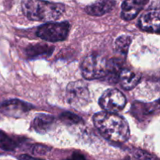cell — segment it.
<instances>
[{
	"instance_id": "cell-14",
	"label": "cell",
	"mask_w": 160,
	"mask_h": 160,
	"mask_svg": "<svg viewBox=\"0 0 160 160\" xmlns=\"http://www.w3.org/2000/svg\"><path fill=\"white\" fill-rule=\"evenodd\" d=\"M53 51L52 47L43 44L31 45L27 49V54L30 58H38L42 56H48Z\"/></svg>"
},
{
	"instance_id": "cell-12",
	"label": "cell",
	"mask_w": 160,
	"mask_h": 160,
	"mask_svg": "<svg viewBox=\"0 0 160 160\" xmlns=\"http://www.w3.org/2000/svg\"><path fill=\"white\" fill-rule=\"evenodd\" d=\"M141 79V75L129 69H123L119 76V81L125 90H131L137 86Z\"/></svg>"
},
{
	"instance_id": "cell-5",
	"label": "cell",
	"mask_w": 160,
	"mask_h": 160,
	"mask_svg": "<svg viewBox=\"0 0 160 160\" xmlns=\"http://www.w3.org/2000/svg\"><path fill=\"white\" fill-rule=\"evenodd\" d=\"M69 31L70 23L68 22L48 23L38 28L37 35L47 42H62L67 38Z\"/></svg>"
},
{
	"instance_id": "cell-13",
	"label": "cell",
	"mask_w": 160,
	"mask_h": 160,
	"mask_svg": "<svg viewBox=\"0 0 160 160\" xmlns=\"http://www.w3.org/2000/svg\"><path fill=\"white\" fill-rule=\"evenodd\" d=\"M55 123L54 117L45 114H39L34 117L32 126L37 132L44 134L51 129Z\"/></svg>"
},
{
	"instance_id": "cell-3",
	"label": "cell",
	"mask_w": 160,
	"mask_h": 160,
	"mask_svg": "<svg viewBox=\"0 0 160 160\" xmlns=\"http://www.w3.org/2000/svg\"><path fill=\"white\" fill-rule=\"evenodd\" d=\"M81 73L87 80L101 79L106 78L107 73V61L98 55L88 56L81 63Z\"/></svg>"
},
{
	"instance_id": "cell-9",
	"label": "cell",
	"mask_w": 160,
	"mask_h": 160,
	"mask_svg": "<svg viewBox=\"0 0 160 160\" xmlns=\"http://www.w3.org/2000/svg\"><path fill=\"white\" fill-rule=\"evenodd\" d=\"M159 100L154 103L135 102L131 108V113L138 120L141 121L151 118L156 112H159Z\"/></svg>"
},
{
	"instance_id": "cell-4",
	"label": "cell",
	"mask_w": 160,
	"mask_h": 160,
	"mask_svg": "<svg viewBox=\"0 0 160 160\" xmlns=\"http://www.w3.org/2000/svg\"><path fill=\"white\" fill-rule=\"evenodd\" d=\"M67 99L75 109H81L88 104L90 93L87 84L81 81L70 82L67 87Z\"/></svg>"
},
{
	"instance_id": "cell-1",
	"label": "cell",
	"mask_w": 160,
	"mask_h": 160,
	"mask_svg": "<svg viewBox=\"0 0 160 160\" xmlns=\"http://www.w3.org/2000/svg\"><path fill=\"white\" fill-rule=\"evenodd\" d=\"M95 128L100 134L111 142L123 143L130 137V128L123 117L117 113L102 112L93 117Z\"/></svg>"
},
{
	"instance_id": "cell-15",
	"label": "cell",
	"mask_w": 160,
	"mask_h": 160,
	"mask_svg": "<svg viewBox=\"0 0 160 160\" xmlns=\"http://www.w3.org/2000/svg\"><path fill=\"white\" fill-rule=\"evenodd\" d=\"M122 70L121 62L118 59H110L107 62V73L106 78H107L110 82H112V81H117Z\"/></svg>"
},
{
	"instance_id": "cell-10",
	"label": "cell",
	"mask_w": 160,
	"mask_h": 160,
	"mask_svg": "<svg viewBox=\"0 0 160 160\" xmlns=\"http://www.w3.org/2000/svg\"><path fill=\"white\" fill-rule=\"evenodd\" d=\"M148 0H125L122 5L121 17L125 20L135 18L146 6Z\"/></svg>"
},
{
	"instance_id": "cell-16",
	"label": "cell",
	"mask_w": 160,
	"mask_h": 160,
	"mask_svg": "<svg viewBox=\"0 0 160 160\" xmlns=\"http://www.w3.org/2000/svg\"><path fill=\"white\" fill-rule=\"evenodd\" d=\"M131 43V38L128 35H122L115 42V49L122 56H126Z\"/></svg>"
},
{
	"instance_id": "cell-20",
	"label": "cell",
	"mask_w": 160,
	"mask_h": 160,
	"mask_svg": "<svg viewBox=\"0 0 160 160\" xmlns=\"http://www.w3.org/2000/svg\"><path fill=\"white\" fill-rule=\"evenodd\" d=\"M68 160H88L83 155L80 154V153H74L72 155Z\"/></svg>"
},
{
	"instance_id": "cell-2",
	"label": "cell",
	"mask_w": 160,
	"mask_h": 160,
	"mask_svg": "<svg viewBox=\"0 0 160 160\" xmlns=\"http://www.w3.org/2000/svg\"><path fill=\"white\" fill-rule=\"evenodd\" d=\"M21 6L25 17L33 21H54L65 11L62 4L44 0H22Z\"/></svg>"
},
{
	"instance_id": "cell-7",
	"label": "cell",
	"mask_w": 160,
	"mask_h": 160,
	"mask_svg": "<svg viewBox=\"0 0 160 160\" xmlns=\"http://www.w3.org/2000/svg\"><path fill=\"white\" fill-rule=\"evenodd\" d=\"M33 106L19 99H9L0 104V112L13 118H20L26 115Z\"/></svg>"
},
{
	"instance_id": "cell-6",
	"label": "cell",
	"mask_w": 160,
	"mask_h": 160,
	"mask_svg": "<svg viewBox=\"0 0 160 160\" xmlns=\"http://www.w3.org/2000/svg\"><path fill=\"white\" fill-rule=\"evenodd\" d=\"M98 103L102 109L106 112L117 113L124 109L127 100L120 91L108 89L100 97Z\"/></svg>"
},
{
	"instance_id": "cell-8",
	"label": "cell",
	"mask_w": 160,
	"mask_h": 160,
	"mask_svg": "<svg viewBox=\"0 0 160 160\" xmlns=\"http://www.w3.org/2000/svg\"><path fill=\"white\" fill-rule=\"evenodd\" d=\"M159 9H152L142 14L139 19L138 25L142 31L152 33H159L160 25Z\"/></svg>"
},
{
	"instance_id": "cell-17",
	"label": "cell",
	"mask_w": 160,
	"mask_h": 160,
	"mask_svg": "<svg viewBox=\"0 0 160 160\" xmlns=\"http://www.w3.org/2000/svg\"><path fill=\"white\" fill-rule=\"evenodd\" d=\"M17 147V142L9 137L6 133L0 131V149L12 151Z\"/></svg>"
},
{
	"instance_id": "cell-19",
	"label": "cell",
	"mask_w": 160,
	"mask_h": 160,
	"mask_svg": "<svg viewBox=\"0 0 160 160\" xmlns=\"http://www.w3.org/2000/svg\"><path fill=\"white\" fill-rule=\"evenodd\" d=\"M133 155L138 160H158V158L147 152L140 149H135L133 152Z\"/></svg>"
},
{
	"instance_id": "cell-18",
	"label": "cell",
	"mask_w": 160,
	"mask_h": 160,
	"mask_svg": "<svg viewBox=\"0 0 160 160\" xmlns=\"http://www.w3.org/2000/svg\"><path fill=\"white\" fill-rule=\"evenodd\" d=\"M60 119L63 123H70V124H77L81 121V118L78 116L70 112H64L60 116Z\"/></svg>"
},
{
	"instance_id": "cell-21",
	"label": "cell",
	"mask_w": 160,
	"mask_h": 160,
	"mask_svg": "<svg viewBox=\"0 0 160 160\" xmlns=\"http://www.w3.org/2000/svg\"><path fill=\"white\" fill-rule=\"evenodd\" d=\"M19 159L20 160H42L41 159H37V158L31 157L30 156H27V155H22L19 157Z\"/></svg>"
},
{
	"instance_id": "cell-11",
	"label": "cell",
	"mask_w": 160,
	"mask_h": 160,
	"mask_svg": "<svg viewBox=\"0 0 160 160\" xmlns=\"http://www.w3.org/2000/svg\"><path fill=\"white\" fill-rule=\"evenodd\" d=\"M116 5L114 0H98L93 4L87 6L85 11L88 14L95 17H100L112 10Z\"/></svg>"
}]
</instances>
